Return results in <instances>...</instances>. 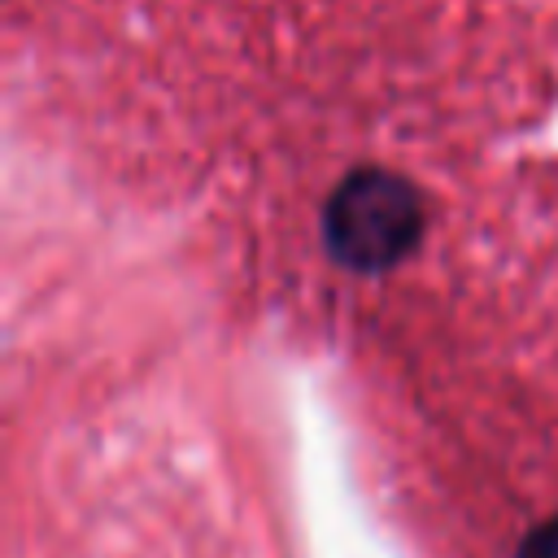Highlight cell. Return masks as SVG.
Listing matches in <instances>:
<instances>
[{"mask_svg": "<svg viewBox=\"0 0 558 558\" xmlns=\"http://www.w3.org/2000/svg\"><path fill=\"white\" fill-rule=\"evenodd\" d=\"M519 558H558V519L532 527L527 541H523V549H519Z\"/></svg>", "mask_w": 558, "mask_h": 558, "instance_id": "7a4b0ae2", "label": "cell"}, {"mask_svg": "<svg viewBox=\"0 0 558 558\" xmlns=\"http://www.w3.org/2000/svg\"><path fill=\"white\" fill-rule=\"evenodd\" d=\"M423 235V196L405 174L362 166L336 183L323 205L327 253L362 275L392 270Z\"/></svg>", "mask_w": 558, "mask_h": 558, "instance_id": "6da1fadb", "label": "cell"}]
</instances>
